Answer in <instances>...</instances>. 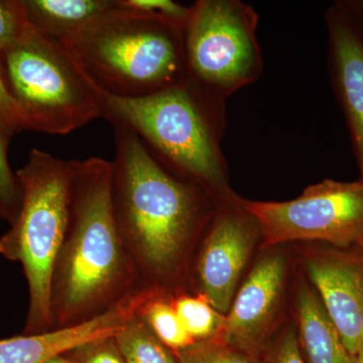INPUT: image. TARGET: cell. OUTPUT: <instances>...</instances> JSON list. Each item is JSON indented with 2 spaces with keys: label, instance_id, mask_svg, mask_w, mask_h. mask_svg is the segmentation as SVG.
Masks as SVG:
<instances>
[{
  "label": "cell",
  "instance_id": "obj_1",
  "mask_svg": "<svg viewBox=\"0 0 363 363\" xmlns=\"http://www.w3.org/2000/svg\"><path fill=\"white\" fill-rule=\"evenodd\" d=\"M112 126L117 226L140 284L159 290V284L178 272L188 247L211 220L214 196L164 168L135 133Z\"/></svg>",
  "mask_w": 363,
  "mask_h": 363
},
{
  "label": "cell",
  "instance_id": "obj_2",
  "mask_svg": "<svg viewBox=\"0 0 363 363\" xmlns=\"http://www.w3.org/2000/svg\"><path fill=\"white\" fill-rule=\"evenodd\" d=\"M70 211L52 281V329L87 321L143 286L119 233L112 162H69Z\"/></svg>",
  "mask_w": 363,
  "mask_h": 363
},
{
  "label": "cell",
  "instance_id": "obj_3",
  "mask_svg": "<svg viewBox=\"0 0 363 363\" xmlns=\"http://www.w3.org/2000/svg\"><path fill=\"white\" fill-rule=\"evenodd\" d=\"M96 89L101 117L135 133L164 168L228 199L221 136L226 105L190 83L149 96L124 98Z\"/></svg>",
  "mask_w": 363,
  "mask_h": 363
},
{
  "label": "cell",
  "instance_id": "obj_4",
  "mask_svg": "<svg viewBox=\"0 0 363 363\" xmlns=\"http://www.w3.org/2000/svg\"><path fill=\"white\" fill-rule=\"evenodd\" d=\"M186 23L116 0L111 11L59 42L97 89L118 97H145L187 80Z\"/></svg>",
  "mask_w": 363,
  "mask_h": 363
},
{
  "label": "cell",
  "instance_id": "obj_5",
  "mask_svg": "<svg viewBox=\"0 0 363 363\" xmlns=\"http://www.w3.org/2000/svg\"><path fill=\"white\" fill-rule=\"evenodd\" d=\"M16 174L21 209L0 238V255L23 267L28 288L23 334L33 335L52 329V274L68 227L70 164L45 150L33 149Z\"/></svg>",
  "mask_w": 363,
  "mask_h": 363
},
{
  "label": "cell",
  "instance_id": "obj_6",
  "mask_svg": "<svg viewBox=\"0 0 363 363\" xmlns=\"http://www.w3.org/2000/svg\"><path fill=\"white\" fill-rule=\"evenodd\" d=\"M0 63L26 130L65 135L101 117L95 86L77 62L32 26Z\"/></svg>",
  "mask_w": 363,
  "mask_h": 363
},
{
  "label": "cell",
  "instance_id": "obj_7",
  "mask_svg": "<svg viewBox=\"0 0 363 363\" xmlns=\"http://www.w3.org/2000/svg\"><path fill=\"white\" fill-rule=\"evenodd\" d=\"M190 6L184 30L187 82L225 104L264 71L259 14L240 0H198Z\"/></svg>",
  "mask_w": 363,
  "mask_h": 363
},
{
  "label": "cell",
  "instance_id": "obj_8",
  "mask_svg": "<svg viewBox=\"0 0 363 363\" xmlns=\"http://www.w3.org/2000/svg\"><path fill=\"white\" fill-rule=\"evenodd\" d=\"M264 245L298 240L354 247L363 233V181L324 180L285 202L241 200Z\"/></svg>",
  "mask_w": 363,
  "mask_h": 363
},
{
  "label": "cell",
  "instance_id": "obj_9",
  "mask_svg": "<svg viewBox=\"0 0 363 363\" xmlns=\"http://www.w3.org/2000/svg\"><path fill=\"white\" fill-rule=\"evenodd\" d=\"M225 201L210 220L196 264L198 294L223 315L230 309L241 272L260 235L240 199Z\"/></svg>",
  "mask_w": 363,
  "mask_h": 363
},
{
  "label": "cell",
  "instance_id": "obj_10",
  "mask_svg": "<svg viewBox=\"0 0 363 363\" xmlns=\"http://www.w3.org/2000/svg\"><path fill=\"white\" fill-rule=\"evenodd\" d=\"M318 297L351 355L363 343V255L327 248L306 262Z\"/></svg>",
  "mask_w": 363,
  "mask_h": 363
},
{
  "label": "cell",
  "instance_id": "obj_11",
  "mask_svg": "<svg viewBox=\"0 0 363 363\" xmlns=\"http://www.w3.org/2000/svg\"><path fill=\"white\" fill-rule=\"evenodd\" d=\"M328 33V71L348 130L363 181V26L334 1L325 13Z\"/></svg>",
  "mask_w": 363,
  "mask_h": 363
},
{
  "label": "cell",
  "instance_id": "obj_12",
  "mask_svg": "<svg viewBox=\"0 0 363 363\" xmlns=\"http://www.w3.org/2000/svg\"><path fill=\"white\" fill-rule=\"evenodd\" d=\"M156 294L154 289L138 286L106 311L87 321L44 333L23 334L0 340V363H45L91 341L114 337Z\"/></svg>",
  "mask_w": 363,
  "mask_h": 363
},
{
  "label": "cell",
  "instance_id": "obj_13",
  "mask_svg": "<svg viewBox=\"0 0 363 363\" xmlns=\"http://www.w3.org/2000/svg\"><path fill=\"white\" fill-rule=\"evenodd\" d=\"M285 277V257L271 255L260 259L234 296L223 330L215 341L250 354L259 350L278 309Z\"/></svg>",
  "mask_w": 363,
  "mask_h": 363
},
{
  "label": "cell",
  "instance_id": "obj_14",
  "mask_svg": "<svg viewBox=\"0 0 363 363\" xmlns=\"http://www.w3.org/2000/svg\"><path fill=\"white\" fill-rule=\"evenodd\" d=\"M28 23L57 40L75 35L116 6V0H25Z\"/></svg>",
  "mask_w": 363,
  "mask_h": 363
},
{
  "label": "cell",
  "instance_id": "obj_15",
  "mask_svg": "<svg viewBox=\"0 0 363 363\" xmlns=\"http://www.w3.org/2000/svg\"><path fill=\"white\" fill-rule=\"evenodd\" d=\"M301 340L310 363H354L319 297L310 289L298 294Z\"/></svg>",
  "mask_w": 363,
  "mask_h": 363
},
{
  "label": "cell",
  "instance_id": "obj_16",
  "mask_svg": "<svg viewBox=\"0 0 363 363\" xmlns=\"http://www.w3.org/2000/svg\"><path fill=\"white\" fill-rule=\"evenodd\" d=\"M114 340L125 363H177L176 355L138 314L117 332Z\"/></svg>",
  "mask_w": 363,
  "mask_h": 363
},
{
  "label": "cell",
  "instance_id": "obj_17",
  "mask_svg": "<svg viewBox=\"0 0 363 363\" xmlns=\"http://www.w3.org/2000/svg\"><path fill=\"white\" fill-rule=\"evenodd\" d=\"M164 296L166 293H157L143 305L138 314L154 335L177 355L196 342L182 325L171 300Z\"/></svg>",
  "mask_w": 363,
  "mask_h": 363
},
{
  "label": "cell",
  "instance_id": "obj_18",
  "mask_svg": "<svg viewBox=\"0 0 363 363\" xmlns=\"http://www.w3.org/2000/svg\"><path fill=\"white\" fill-rule=\"evenodd\" d=\"M171 304L184 328L196 343L216 340L220 336L225 315L217 311L201 294L179 295L172 298Z\"/></svg>",
  "mask_w": 363,
  "mask_h": 363
},
{
  "label": "cell",
  "instance_id": "obj_19",
  "mask_svg": "<svg viewBox=\"0 0 363 363\" xmlns=\"http://www.w3.org/2000/svg\"><path fill=\"white\" fill-rule=\"evenodd\" d=\"M9 138L0 130V219L13 224L20 212L21 191L9 160Z\"/></svg>",
  "mask_w": 363,
  "mask_h": 363
},
{
  "label": "cell",
  "instance_id": "obj_20",
  "mask_svg": "<svg viewBox=\"0 0 363 363\" xmlns=\"http://www.w3.org/2000/svg\"><path fill=\"white\" fill-rule=\"evenodd\" d=\"M176 358L177 363H262L250 353L215 340L196 343Z\"/></svg>",
  "mask_w": 363,
  "mask_h": 363
},
{
  "label": "cell",
  "instance_id": "obj_21",
  "mask_svg": "<svg viewBox=\"0 0 363 363\" xmlns=\"http://www.w3.org/2000/svg\"><path fill=\"white\" fill-rule=\"evenodd\" d=\"M30 28L25 0H0V54L18 43Z\"/></svg>",
  "mask_w": 363,
  "mask_h": 363
},
{
  "label": "cell",
  "instance_id": "obj_22",
  "mask_svg": "<svg viewBox=\"0 0 363 363\" xmlns=\"http://www.w3.org/2000/svg\"><path fill=\"white\" fill-rule=\"evenodd\" d=\"M68 353L76 363H125L114 337L91 341Z\"/></svg>",
  "mask_w": 363,
  "mask_h": 363
},
{
  "label": "cell",
  "instance_id": "obj_23",
  "mask_svg": "<svg viewBox=\"0 0 363 363\" xmlns=\"http://www.w3.org/2000/svg\"><path fill=\"white\" fill-rule=\"evenodd\" d=\"M0 130L11 138L16 133L26 130L25 119L21 116L18 105L9 91L0 63Z\"/></svg>",
  "mask_w": 363,
  "mask_h": 363
},
{
  "label": "cell",
  "instance_id": "obj_24",
  "mask_svg": "<svg viewBox=\"0 0 363 363\" xmlns=\"http://www.w3.org/2000/svg\"><path fill=\"white\" fill-rule=\"evenodd\" d=\"M119 2L123 6L180 23L187 21L191 11V6H182L172 0H119Z\"/></svg>",
  "mask_w": 363,
  "mask_h": 363
},
{
  "label": "cell",
  "instance_id": "obj_25",
  "mask_svg": "<svg viewBox=\"0 0 363 363\" xmlns=\"http://www.w3.org/2000/svg\"><path fill=\"white\" fill-rule=\"evenodd\" d=\"M269 363H305L301 354L297 335L293 329L281 336L272 351Z\"/></svg>",
  "mask_w": 363,
  "mask_h": 363
},
{
  "label": "cell",
  "instance_id": "obj_26",
  "mask_svg": "<svg viewBox=\"0 0 363 363\" xmlns=\"http://www.w3.org/2000/svg\"><path fill=\"white\" fill-rule=\"evenodd\" d=\"M344 9L363 26V0H340Z\"/></svg>",
  "mask_w": 363,
  "mask_h": 363
},
{
  "label": "cell",
  "instance_id": "obj_27",
  "mask_svg": "<svg viewBox=\"0 0 363 363\" xmlns=\"http://www.w3.org/2000/svg\"><path fill=\"white\" fill-rule=\"evenodd\" d=\"M45 363H76L72 362V359H69V358L64 357V355H59V357H56L50 359L49 362Z\"/></svg>",
  "mask_w": 363,
  "mask_h": 363
},
{
  "label": "cell",
  "instance_id": "obj_28",
  "mask_svg": "<svg viewBox=\"0 0 363 363\" xmlns=\"http://www.w3.org/2000/svg\"><path fill=\"white\" fill-rule=\"evenodd\" d=\"M353 357H354V363H363V343Z\"/></svg>",
  "mask_w": 363,
  "mask_h": 363
},
{
  "label": "cell",
  "instance_id": "obj_29",
  "mask_svg": "<svg viewBox=\"0 0 363 363\" xmlns=\"http://www.w3.org/2000/svg\"><path fill=\"white\" fill-rule=\"evenodd\" d=\"M354 250L363 255V233H362V235H360L357 245H354Z\"/></svg>",
  "mask_w": 363,
  "mask_h": 363
}]
</instances>
